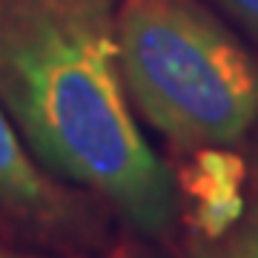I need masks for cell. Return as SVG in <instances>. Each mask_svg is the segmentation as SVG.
Returning <instances> with one entry per match:
<instances>
[{
  "label": "cell",
  "instance_id": "6da1fadb",
  "mask_svg": "<svg viewBox=\"0 0 258 258\" xmlns=\"http://www.w3.org/2000/svg\"><path fill=\"white\" fill-rule=\"evenodd\" d=\"M0 103L49 172L147 235L175 224L172 172L144 138L120 75L118 0H0Z\"/></svg>",
  "mask_w": 258,
  "mask_h": 258
},
{
  "label": "cell",
  "instance_id": "7a4b0ae2",
  "mask_svg": "<svg viewBox=\"0 0 258 258\" xmlns=\"http://www.w3.org/2000/svg\"><path fill=\"white\" fill-rule=\"evenodd\" d=\"M129 103L181 149H224L258 126V60L198 0H118Z\"/></svg>",
  "mask_w": 258,
  "mask_h": 258
},
{
  "label": "cell",
  "instance_id": "3957f363",
  "mask_svg": "<svg viewBox=\"0 0 258 258\" xmlns=\"http://www.w3.org/2000/svg\"><path fill=\"white\" fill-rule=\"evenodd\" d=\"M0 210L35 221H49L63 212L60 192L40 172L35 158L29 155L3 103H0Z\"/></svg>",
  "mask_w": 258,
  "mask_h": 258
},
{
  "label": "cell",
  "instance_id": "277c9868",
  "mask_svg": "<svg viewBox=\"0 0 258 258\" xmlns=\"http://www.w3.org/2000/svg\"><path fill=\"white\" fill-rule=\"evenodd\" d=\"M189 258H258V201L247 204L227 227L198 235Z\"/></svg>",
  "mask_w": 258,
  "mask_h": 258
},
{
  "label": "cell",
  "instance_id": "5b68a950",
  "mask_svg": "<svg viewBox=\"0 0 258 258\" xmlns=\"http://www.w3.org/2000/svg\"><path fill=\"white\" fill-rule=\"evenodd\" d=\"M215 3L258 37V0H215Z\"/></svg>",
  "mask_w": 258,
  "mask_h": 258
},
{
  "label": "cell",
  "instance_id": "8992f818",
  "mask_svg": "<svg viewBox=\"0 0 258 258\" xmlns=\"http://www.w3.org/2000/svg\"><path fill=\"white\" fill-rule=\"evenodd\" d=\"M252 181H255V189H258V138L252 144Z\"/></svg>",
  "mask_w": 258,
  "mask_h": 258
},
{
  "label": "cell",
  "instance_id": "52a82bcc",
  "mask_svg": "<svg viewBox=\"0 0 258 258\" xmlns=\"http://www.w3.org/2000/svg\"><path fill=\"white\" fill-rule=\"evenodd\" d=\"M0 258H26V255H20V252H15V249H6L3 244H0Z\"/></svg>",
  "mask_w": 258,
  "mask_h": 258
},
{
  "label": "cell",
  "instance_id": "ba28073f",
  "mask_svg": "<svg viewBox=\"0 0 258 258\" xmlns=\"http://www.w3.org/2000/svg\"><path fill=\"white\" fill-rule=\"evenodd\" d=\"M115 258H158L152 252H123V255H115Z\"/></svg>",
  "mask_w": 258,
  "mask_h": 258
}]
</instances>
